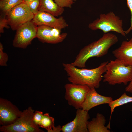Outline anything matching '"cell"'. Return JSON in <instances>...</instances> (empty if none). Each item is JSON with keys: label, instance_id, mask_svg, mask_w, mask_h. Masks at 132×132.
<instances>
[{"label": "cell", "instance_id": "22", "mask_svg": "<svg viewBox=\"0 0 132 132\" xmlns=\"http://www.w3.org/2000/svg\"><path fill=\"white\" fill-rule=\"evenodd\" d=\"M59 6L71 8L72 5L76 0H53Z\"/></svg>", "mask_w": 132, "mask_h": 132}, {"label": "cell", "instance_id": "26", "mask_svg": "<svg viewBox=\"0 0 132 132\" xmlns=\"http://www.w3.org/2000/svg\"><path fill=\"white\" fill-rule=\"evenodd\" d=\"M126 91L132 93V79L125 88Z\"/></svg>", "mask_w": 132, "mask_h": 132}, {"label": "cell", "instance_id": "10", "mask_svg": "<svg viewBox=\"0 0 132 132\" xmlns=\"http://www.w3.org/2000/svg\"><path fill=\"white\" fill-rule=\"evenodd\" d=\"M61 30L45 26H38L36 37L43 43L56 44L62 42L67 37L66 33H61Z\"/></svg>", "mask_w": 132, "mask_h": 132}, {"label": "cell", "instance_id": "8", "mask_svg": "<svg viewBox=\"0 0 132 132\" xmlns=\"http://www.w3.org/2000/svg\"><path fill=\"white\" fill-rule=\"evenodd\" d=\"M65 98L68 104L76 109H82L87 93L91 88L87 85L67 84L64 86Z\"/></svg>", "mask_w": 132, "mask_h": 132}, {"label": "cell", "instance_id": "19", "mask_svg": "<svg viewBox=\"0 0 132 132\" xmlns=\"http://www.w3.org/2000/svg\"><path fill=\"white\" fill-rule=\"evenodd\" d=\"M23 2L24 0H0V10L6 15L12 8Z\"/></svg>", "mask_w": 132, "mask_h": 132}, {"label": "cell", "instance_id": "12", "mask_svg": "<svg viewBox=\"0 0 132 132\" xmlns=\"http://www.w3.org/2000/svg\"><path fill=\"white\" fill-rule=\"evenodd\" d=\"M76 116L72 121L62 127L63 132H87L88 120L90 118L88 111L82 109H77Z\"/></svg>", "mask_w": 132, "mask_h": 132}, {"label": "cell", "instance_id": "2", "mask_svg": "<svg viewBox=\"0 0 132 132\" xmlns=\"http://www.w3.org/2000/svg\"><path fill=\"white\" fill-rule=\"evenodd\" d=\"M118 41L117 36L113 33H104L99 39L84 46L79 51L74 61L70 63L79 68L86 67V63L90 58L100 57L106 54L110 48Z\"/></svg>", "mask_w": 132, "mask_h": 132}, {"label": "cell", "instance_id": "16", "mask_svg": "<svg viewBox=\"0 0 132 132\" xmlns=\"http://www.w3.org/2000/svg\"><path fill=\"white\" fill-rule=\"evenodd\" d=\"M106 120L102 114L97 113L96 117L88 122L87 128L89 132H110L107 126H105Z\"/></svg>", "mask_w": 132, "mask_h": 132}, {"label": "cell", "instance_id": "17", "mask_svg": "<svg viewBox=\"0 0 132 132\" xmlns=\"http://www.w3.org/2000/svg\"><path fill=\"white\" fill-rule=\"evenodd\" d=\"M39 126L45 129L48 132H59L62 130V127L59 125L55 127L54 119L48 113L43 114Z\"/></svg>", "mask_w": 132, "mask_h": 132}, {"label": "cell", "instance_id": "20", "mask_svg": "<svg viewBox=\"0 0 132 132\" xmlns=\"http://www.w3.org/2000/svg\"><path fill=\"white\" fill-rule=\"evenodd\" d=\"M24 2L27 5L31 11L34 15L38 11L40 4L39 0H35L31 1Z\"/></svg>", "mask_w": 132, "mask_h": 132}, {"label": "cell", "instance_id": "1", "mask_svg": "<svg viewBox=\"0 0 132 132\" xmlns=\"http://www.w3.org/2000/svg\"><path fill=\"white\" fill-rule=\"evenodd\" d=\"M108 62H103L98 67L91 69L77 68L71 64L63 63L62 64L70 82L76 84L87 85L95 89L100 86L102 75L106 71V66Z\"/></svg>", "mask_w": 132, "mask_h": 132}, {"label": "cell", "instance_id": "24", "mask_svg": "<svg viewBox=\"0 0 132 132\" xmlns=\"http://www.w3.org/2000/svg\"><path fill=\"white\" fill-rule=\"evenodd\" d=\"M43 115L42 111H35L33 116V120L34 123L39 126Z\"/></svg>", "mask_w": 132, "mask_h": 132}, {"label": "cell", "instance_id": "4", "mask_svg": "<svg viewBox=\"0 0 132 132\" xmlns=\"http://www.w3.org/2000/svg\"><path fill=\"white\" fill-rule=\"evenodd\" d=\"M35 110L31 106L22 112L20 117L13 123L1 126L0 131L4 132H43L34 123L33 116Z\"/></svg>", "mask_w": 132, "mask_h": 132}, {"label": "cell", "instance_id": "9", "mask_svg": "<svg viewBox=\"0 0 132 132\" xmlns=\"http://www.w3.org/2000/svg\"><path fill=\"white\" fill-rule=\"evenodd\" d=\"M22 112L11 102L0 98V124L1 126L11 124L21 116Z\"/></svg>", "mask_w": 132, "mask_h": 132}, {"label": "cell", "instance_id": "18", "mask_svg": "<svg viewBox=\"0 0 132 132\" xmlns=\"http://www.w3.org/2000/svg\"><path fill=\"white\" fill-rule=\"evenodd\" d=\"M131 102H132V96H129L126 94V93H124L118 99L113 100L108 104L111 110L109 122L108 124L109 125H110L111 117L114 109L117 107Z\"/></svg>", "mask_w": 132, "mask_h": 132}, {"label": "cell", "instance_id": "27", "mask_svg": "<svg viewBox=\"0 0 132 132\" xmlns=\"http://www.w3.org/2000/svg\"><path fill=\"white\" fill-rule=\"evenodd\" d=\"M35 0H24V2H29Z\"/></svg>", "mask_w": 132, "mask_h": 132}, {"label": "cell", "instance_id": "7", "mask_svg": "<svg viewBox=\"0 0 132 132\" xmlns=\"http://www.w3.org/2000/svg\"><path fill=\"white\" fill-rule=\"evenodd\" d=\"M38 26L32 21L22 25L16 30L13 41L15 47L25 49L36 37Z\"/></svg>", "mask_w": 132, "mask_h": 132}, {"label": "cell", "instance_id": "14", "mask_svg": "<svg viewBox=\"0 0 132 132\" xmlns=\"http://www.w3.org/2000/svg\"><path fill=\"white\" fill-rule=\"evenodd\" d=\"M113 55L126 65L132 66V38L122 42L121 45L113 50Z\"/></svg>", "mask_w": 132, "mask_h": 132}, {"label": "cell", "instance_id": "23", "mask_svg": "<svg viewBox=\"0 0 132 132\" xmlns=\"http://www.w3.org/2000/svg\"><path fill=\"white\" fill-rule=\"evenodd\" d=\"M8 22L6 17V15L3 14L0 17V32L3 33L4 32V28H8Z\"/></svg>", "mask_w": 132, "mask_h": 132}, {"label": "cell", "instance_id": "15", "mask_svg": "<svg viewBox=\"0 0 132 132\" xmlns=\"http://www.w3.org/2000/svg\"><path fill=\"white\" fill-rule=\"evenodd\" d=\"M39 11L46 12L58 17L64 12V8L58 5L53 0H39Z\"/></svg>", "mask_w": 132, "mask_h": 132}, {"label": "cell", "instance_id": "6", "mask_svg": "<svg viewBox=\"0 0 132 132\" xmlns=\"http://www.w3.org/2000/svg\"><path fill=\"white\" fill-rule=\"evenodd\" d=\"M6 15L8 25L12 30H15L24 23L32 21L34 15L23 2L12 8Z\"/></svg>", "mask_w": 132, "mask_h": 132}, {"label": "cell", "instance_id": "13", "mask_svg": "<svg viewBox=\"0 0 132 132\" xmlns=\"http://www.w3.org/2000/svg\"><path fill=\"white\" fill-rule=\"evenodd\" d=\"M113 100L111 97L101 95L96 92L95 88H91L86 95L82 109L88 112L95 106L103 104H109Z\"/></svg>", "mask_w": 132, "mask_h": 132}, {"label": "cell", "instance_id": "11", "mask_svg": "<svg viewBox=\"0 0 132 132\" xmlns=\"http://www.w3.org/2000/svg\"><path fill=\"white\" fill-rule=\"evenodd\" d=\"M32 21L37 26L45 25L61 30L68 26V24L63 16L58 18L49 13L38 11L34 15Z\"/></svg>", "mask_w": 132, "mask_h": 132}, {"label": "cell", "instance_id": "25", "mask_svg": "<svg viewBox=\"0 0 132 132\" xmlns=\"http://www.w3.org/2000/svg\"><path fill=\"white\" fill-rule=\"evenodd\" d=\"M127 7L129 8L130 12L131 18V24L130 27L126 30L125 31L126 34L128 33L132 29V0H126Z\"/></svg>", "mask_w": 132, "mask_h": 132}, {"label": "cell", "instance_id": "5", "mask_svg": "<svg viewBox=\"0 0 132 132\" xmlns=\"http://www.w3.org/2000/svg\"><path fill=\"white\" fill-rule=\"evenodd\" d=\"M123 20L112 11L101 14L99 17L89 23V28L92 30L99 29L104 33L110 31L116 32L123 36L126 34L122 27Z\"/></svg>", "mask_w": 132, "mask_h": 132}, {"label": "cell", "instance_id": "21", "mask_svg": "<svg viewBox=\"0 0 132 132\" xmlns=\"http://www.w3.org/2000/svg\"><path fill=\"white\" fill-rule=\"evenodd\" d=\"M3 46L0 43V65L2 66H7V62L8 59V56L6 53L3 51Z\"/></svg>", "mask_w": 132, "mask_h": 132}, {"label": "cell", "instance_id": "3", "mask_svg": "<svg viewBox=\"0 0 132 132\" xmlns=\"http://www.w3.org/2000/svg\"><path fill=\"white\" fill-rule=\"evenodd\" d=\"M103 81L112 85H127L132 79V66L126 65L121 60H110L106 65Z\"/></svg>", "mask_w": 132, "mask_h": 132}]
</instances>
